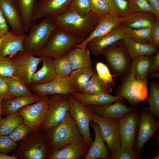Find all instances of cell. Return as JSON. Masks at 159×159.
Segmentation results:
<instances>
[{
	"label": "cell",
	"instance_id": "cell-14",
	"mask_svg": "<svg viewBox=\"0 0 159 159\" xmlns=\"http://www.w3.org/2000/svg\"><path fill=\"white\" fill-rule=\"evenodd\" d=\"M140 112L135 107L118 120L121 146H133L137 135Z\"/></svg>",
	"mask_w": 159,
	"mask_h": 159
},
{
	"label": "cell",
	"instance_id": "cell-35",
	"mask_svg": "<svg viewBox=\"0 0 159 159\" xmlns=\"http://www.w3.org/2000/svg\"><path fill=\"white\" fill-rule=\"evenodd\" d=\"M24 122L22 116L17 112L0 120V136L9 135L19 125Z\"/></svg>",
	"mask_w": 159,
	"mask_h": 159
},
{
	"label": "cell",
	"instance_id": "cell-43",
	"mask_svg": "<svg viewBox=\"0 0 159 159\" xmlns=\"http://www.w3.org/2000/svg\"><path fill=\"white\" fill-rule=\"evenodd\" d=\"M0 76L12 77L17 79L9 56H0Z\"/></svg>",
	"mask_w": 159,
	"mask_h": 159
},
{
	"label": "cell",
	"instance_id": "cell-12",
	"mask_svg": "<svg viewBox=\"0 0 159 159\" xmlns=\"http://www.w3.org/2000/svg\"><path fill=\"white\" fill-rule=\"evenodd\" d=\"M92 121L98 125L111 155H114L121 147L118 121L107 119L93 112Z\"/></svg>",
	"mask_w": 159,
	"mask_h": 159
},
{
	"label": "cell",
	"instance_id": "cell-28",
	"mask_svg": "<svg viewBox=\"0 0 159 159\" xmlns=\"http://www.w3.org/2000/svg\"><path fill=\"white\" fill-rule=\"evenodd\" d=\"M43 64L41 68L33 75L31 84H42L48 82L56 77L54 59L46 57H41Z\"/></svg>",
	"mask_w": 159,
	"mask_h": 159
},
{
	"label": "cell",
	"instance_id": "cell-18",
	"mask_svg": "<svg viewBox=\"0 0 159 159\" xmlns=\"http://www.w3.org/2000/svg\"><path fill=\"white\" fill-rule=\"evenodd\" d=\"M0 11L10 31L18 34H25L21 17L14 0H0Z\"/></svg>",
	"mask_w": 159,
	"mask_h": 159
},
{
	"label": "cell",
	"instance_id": "cell-16",
	"mask_svg": "<svg viewBox=\"0 0 159 159\" xmlns=\"http://www.w3.org/2000/svg\"><path fill=\"white\" fill-rule=\"evenodd\" d=\"M29 88L32 92L42 97L55 94L67 95L76 92L67 77L58 76L44 84H31Z\"/></svg>",
	"mask_w": 159,
	"mask_h": 159
},
{
	"label": "cell",
	"instance_id": "cell-48",
	"mask_svg": "<svg viewBox=\"0 0 159 159\" xmlns=\"http://www.w3.org/2000/svg\"><path fill=\"white\" fill-rule=\"evenodd\" d=\"M0 97L3 100L15 98L11 94L5 77L0 76Z\"/></svg>",
	"mask_w": 159,
	"mask_h": 159
},
{
	"label": "cell",
	"instance_id": "cell-40",
	"mask_svg": "<svg viewBox=\"0 0 159 159\" xmlns=\"http://www.w3.org/2000/svg\"><path fill=\"white\" fill-rule=\"evenodd\" d=\"M95 68L97 73L105 82L114 85L115 77L106 64L101 62H98L96 63Z\"/></svg>",
	"mask_w": 159,
	"mask_h": 159
},
{
	"label": "cell",
	"instance_id": "cell-51",
	"mask_svg": "<svg viewBox=\"0 0 159 159\" xmlns=\"http://www.w3.org/2000/svg\"><path fill=\"white\" fill-rule=\"evenodd\" d=\"M159 70V52L154 55L149 73ZM148 73V74H149Z\"/></svg>",
	"mask_w": 159,
	"mask_h": 159
},
{
	"label": "cell",
	"instance_id": "cell-15",
	"mask_svg": "<svg viewBox=\"0 0 159 159\" xmlns=\"http://www.w3.org/2000/svg\"><path fill=\"white\" fill-rule=\"evenodd\" d=\"M122 26V18L117 14L111 12L101 15L99 16L97 24L91 34L76 47L84 49L91 40L102 36Z\"/></svg>",
	"mask_w": 159,
	"mask_h": 159
},
{
	"label": "cell",
	"instance_id": "cell-20",
	"mask_svg": "<svg viewBox=\"0 0 159 159\" xmlns=\"http://www.w3.org/2000/svg\"><path fill=\"white\" fill-rule=\"evenodd\" d=\"M89 148L82 139L66 145L46 159H85Z\"/></svg>",
	"mask_w": 159,
	"mask_h": 159
},
{
	"label": "cell",
	"instance_id": "cell-10",
	"mask_svg": "<svg viewBox=\"0 0 159 159\" xmlns=\"http://www.w3.org/2000/svg\"><path fill=\"white\" fill-rule=\"evenodd\" d=\"M10 57L17 79L29 87L31 84L32 77L42 62L41 57L25 51L20 52Z\"/></svg>",
	"mask_w": 159,
	"mask_h": 159
},
{
	"label": "cell",
	"instance_id": "cell-55",
	"mask_svg": "<svg viewBox=\"0 0 159 159\" xmlns=\"http://www.w3.org/2000/svg\"><path fill=\"white\" fill-rule=\"evenodd\" d=\"M3 99L0 97V120L2 118V104L3 101Z\"/></svg>",
	"mask_w": 159,
	"mask_h": 159
},
{
	"label": "cell",
	"instance_id": "cell-33",
	"mask_svg": "<svg viewBox=\"0 0 159 159\" xmlns=\"http://www.w3.org/2000/svg\"><path fill=\"white\" fill-rule=\"evenodd\" d=\"M111 85L104 82L96 72L86 84L82 93L88 94H110Z\"/></svg>",
	"mask_w": 159,
	"mask_h": 159
},
{
	"label": "cell",
	"instance_id": "cell-41",
	"mask_svg": "<svg viewBox=\"0 0 159 159\" xmlns=\"http://www.w3.org/2000/svg\"><path fill=\"white\" fill-rule=\"evenodd\" d=\"M141 154L137 153L133 147L121 146L114 155H111L110 159H140Z\"/></svg>",
	"mask_w": 159,
	"mask_h": 159
},
{
	"label": "cell",
	"instance_id": "cell-52",
	"mask_svg": "<svg viewBox=\"0 0 159 159\" xmlns=\"http://www.w3.org/2000/svg\"><path fill=\"white\" fill-rule=\"evenodd\" d=\"M153 8L157 19L159 20V0H147Z\"/></svg>",
	"mask_w": 159,
	"mask_h": 159
},
{
	"label": "cell",
	"instance_id": "cell-7",
	"mask_svg": "<svg viewBox=\"0 0 159 159\" xmlns=\"http://www.w3.org/2000/svg\"><path fill=\"white\" fill-rule=\"evenodd\" d=\"M44 17L39 24L32 22L29 33L24 43V51L31 52L34 56L45 46L51 33L56 28L51 16Z\"/></svg>",
	"mask_w": 159,
	"mask_h": 159
},
{
	"label": "cell",
	"instance_id": "cell-54",
	"mask_svg": "<svg viewBox=\"0 0 159 159\" xmlns=\"http://www.w3.org/2000/svg\"><path fill=\"white\" fill-rule=\"evenodd\" d=\"M148 77L150 78H156L159 77V73L157 72L149 73Z\"/></svg>",
	"mask_w": 159,
	"mask_h": 159
},
{
	"label": "cell",
	"instance_id": "cell-29",
	"mask_svg": "<svg viewBox=\"0 0 159 159\" xmlns=\"http://www.w3.org/2000/svg\"><path fill=\"white\" fill-rule=\"evenodd\" d=\"M96 73L92 67H82L73 70L67 77L76 92L82 93L86 84Z\"/></svg>",
	"mask_w": 159,
	"mask_h": 159
},
{
	"label": "cell",
	"instance_id": "cell-23",
	"mask_svg": "<svg viewBox=\"0 0 159 159\" xmlns=\"http://www.w3.org/2000/svg\"><path fill=\"white\" fill-rule=\"evenodd\" d=\"M91 125L95 132V138L85 159H110L111 155L105 144L98 125L93 121Z\"/></svg>",
	"mask_w": 159,
	"mask_h": 159
},
{
	"label": "cell",
	"instance_id": "cell-2",
	"mask_svg": "<svg viewBox=\"0 0 159 159\" xmlns=\"http://www.w3.org/2000/svg\"><path fill=\"white\" fill-rule=\"evenodd\" d=\"M45 135L48 147L47 157L66 145L83 139L69 110L62 121L51 128Z\"/></svg>",
	"mask_w": 159,
	"mask_h": 159
},
{
	"label": "cell",
	"instance_id": "cell-50",
	"mask_svg": "<svg viewBox=\"0 0 159 159\" xmlns=\"http://www.w3.org/2000/svg\"><path fill=\"white\" fill-rule=\"evenodd\" d=\"M9 28L0 11V38L9 31Z\"/></svg>",
	"mask_w": 159,
	"mask_h": 159
},
{
	"label": "cell",
	"instance_id": "cell-9",
	"mask_svg": "<svg viewBox=\"0 0 159 159\" xmlns=\"http://www.w3.org/2000/svg\"><path fill=\"white\" fill-rule=\"evenodd\" d=\"M70 115L75 122L81 135L89 148L93 140L90 125L92 121V112L89 106L85 105L74 98L71 94H68Z\"/></svg>",
	"mask_w": 159,
	"mask_h": 159
},
{
	"label": "cell",
	"instance_id": "cell-4",
	"mask_svg": "<svg viewBox=\"0 0 159 159\" xmlns=\"http://www.w3.org/2000/svg\"><path fill=\"white\" fill-rule=\"evenodd\" d=\"M121 78L120 84L116 90L115 96L127 100L132 108L135 107L139 103L147 99L148 77L143 80L136 79L131 68Z\"/></svg>",
	"mask_w": 159,
	"mask_h": 159
},
{
	"label": "cell",
	"instance_id": "cell-13",
	"mask_svg": "<svg viewBox=\"0 0 159 159\" xmlns=\"http://www.w3.org/2000/svg\"><path fill=\"white\" fill-rule=\"evenodd\" d=\"M48 100V96H44L39 101L27 105L18 111L29 127L30 133L40 130L47 110Z\"/></svg>",
	"mask_w": 159,
	"mask_h": 159
},
{
	"label": "cell",
	"instance_id": "cell-38",
	"mask_svg": "<svg viewBox=\"0 0 159 159\" xmlns=\"http://www.w3.org/2000/svg\"><path fill=\"white\" fill-rule=\"evenodd\" d=\"M54 67L57 76L67 77L73 71L66 55L54 59Z\"/></svg>",
	"mask_w": 159,
	"mask_h": 159
},
{
	"label": "cell",
	"instance_id": "cell-24",
	"mask_svg": "<svg viewBox=\"0 0 159 159\" xmlns=\"http://www.w3.org/2000/svg\"><path fill=\"white\" fill-rule=\"evenodd\" d=\"M43 97L35 93L15 97L9 100H3L2 104V115L6 117L17 112L23 107L36 102Z\"/></svg>",
	"mask_w": 159,
	"mask_h": 159
},
{
	"label": "cell",
	"instance_id": "cell-31",
	"mask_svg": "<svg viewBox=\"0 0 159 159\" xmlns=\"http://www.w3.org/2000/svg\"><path fill=\"white\" fill-rule=\"evenodd\" d=\"M21 17L25 32H28L37 0H14Z\"/></svg>",
	"mask_w": 159,
	"mask_h": 159
},
{
	"label": "cell",
	"instance_id": "cell-53",
	"mask_svg": "<svg viewBox=\"0 0 159 159\" xmlns=\"http://www.w3.org/2000/svg\"><path fill=\"white\" fill-rule=\"evenodd\" d=\"M0 159H17L14 155L10 156L7 154L0 153Z\"/></svg>",
	"mask_w": 159,
	"mask_h": 159
},
{
	"label": "cell",
	"instance_id": "cell-46",
	"mask_svg": "<svg viewBox=\"0 0 159 159\" xmlns=\"http://www.w3.org/2000/svg\"><path fill=\"white\" fill-rule=\"evenodd\" d=\"M30 133L29 127L24 122L18 125L9 135L14 142H19Z\"/></svg>",
	"mask_w": 159,
	"mask_h": 159
},
{
	"label": "cell",
	"instance_id": "cell-49",
	"mask_svg": "<svg viewBox=\"0 0 159 159\" xmlns=\"http://www.w3.org/2000/svg\"><path fill=\"white\" fill-rule=\"evenodd\" d=\"M152 32L150 44L156 48H159V20L156 19L152 26Z\"/></svg>",
	"mask_w": 159,
	"mask_h": 159
},
{
	"label": "cell",
	"instance_id": "cell-39",
	"mask_svg": "<svg viewBox=\"0 0 159 159\" xmlns=\"http://www.w3.org/2000/svg\"><path fill=\"white\" fill-rule=\"evenodd\" d=\"M91 11L100 16L107 13L112 12L109 3L105 0H89Z\"/></svg>",
	"mask_w": 159,
	"mask_h": 159
},
{
	"label": "cell",
	"instance_id": "cell-27",
	"mask_svg": "<svg viewBox=\"0 0 159 159\" xmlns=\"http://www.w3.org/2000/svg\"><path fill=\"white\" fill-rule=\"evenodd\" d=\"M120 42L132 60L140 56L154 55L159 52L158 49L150 44L134 41L126 37Z\"/></svg>",
	"mask_w": 159,
	"mask_h": 159
},
{
	"label": "cell",
	"instance_id": "cell-21",
	"mask_svg": "<svg viewBox=\"0 0 159 159\" xmlns=\"http://www.w3.org/2000/svg\"><path fill=\"white\" fill-rule=\"evenodd\" d=\"M27 35L18 34L9 31L0 38V56L13 57L19 52L24 51V43Z\"/></svg>",
	"mask_w": 159,
	"mask_h": 159
},
{
	"label": "cell",
	"instance_id": "cell-57",
	"mask_svg": "<svg viewBox=\"0 0 159 159\" xmlns=\"http://www.w3.org/2000/svg\"><path fill=\"white\" fill-rule=\"evenodd\" d=\"M105 0L106 1H107L110 4L111 0Z\"/></svg>",
	"mask_w": 159,
	"mask_h": 159
},
{
	"label": "cell",
	"instance_id": "cell-32",
	"mask_svg": "<svg viewBox=\"0 0 159 159\" xmlns=\"http://www.w3.org/2000/svg\"><path fill=\"white\" fill-rule=\"evenodd\" d=\"M154 57V55L142 56L132 60L131 68L135 78L143 80L148 77Z\"/></svg>",
	"mask_w": 159,
	"mask_h": 159
},
{
	"label": "cell",
	"instance_id": "cell-25",
	"mask_svg": "<svg viewBox=\"0 0 159 159\" xmlns=\"http://www.w3.org/2000/svg\"><path fill=\"white\" fill-rule=\"evenodd\" d=\"M76 100L86 105L104 106L117 101L124 102L121 98L110 94H88L77 92L70 93Z\"/></svg>",
	"mask_w": 159,
	"mask_h": 159
},
{
	"label": "cell",
	"instance_id": "cell-34",
	"mask_svg": "<svg viewBox=\"0 0 159 159\" xmlns=\"http://www.w3.org/2000/svg\"><path fill=\"white\" fill-rule=\"evenodd\" d=\"M126 37L136 42L150 44L152 32L151 27L133 29L123 25Z\"/></svg>",
	"mask_w": 159,
	"mask_h": 159
},
{
	"label": "cell",
	"instance_id": "cell-47",
	"mask_svg": "<svg viewBox=\"0 0 159 159\" xmlns=\"http://www.w3.org/2000/svg\"><path fill=\"white\" fill-rule=\"evenodd\" d=\"M18 143L13 141L8 135L0 136V153L7 154L14 151Z\"/></svg>",
	"mask_w": 159,
	"mask_h": 159
},
{
	"label": "cell",
	"instance_id": "cell-58",
	"mask_svg": "<svg viewBox=\"0 0 159 159\" xmlns=\"http://www.w3.org/2000/svg\"><path fill=\"white\" fill-rule=\"evenodd\" d=\"M1 38H0V44H1Z\"/></svg>",
	"mask_w": 159,
	"mask_h": 159
},
{
	"label": "cell",
	"instance_id": "cell-26",
	"mask_svg": "<svg viewBox=\"0 0 159 159\" xmlns=\"http://www.w3.org/2000/svg\"><path fill=\"white\" fill-rule=\"evenodd\" d=\"M156 19L153 13L147 12H130L122 18L123 25L133 29L151 27Z\"/></svg>",
	"mask_w": 159,
	"mask_h": 159
},
{
	"label": "cell",
	"instance_id": "cell-44",
	"mask_svg": "<svg viewBox=\"0 0 159 159\" xmlns=\"http://www.w3.org/2000/svg\"><path fill=\"white\" fill-rule=\"evenodd\" d=\"M68 11L80 14L91 11L89 0H72Z\"/></svg>",
	"mask_w": 159,
	"mask_h": 159
},
{
	"label": "cell",
	"instance_id": "cell-11",
	"mask_svg": "<svg viewBox=\"0 0 159 159\" xmlns=\"http://www.w3.org/2000/svg\"><path fill=\"white\" fill-rule=\"evenodd\" d=\"M159 128V122L148 108L143 107L140 112L138 131L134 149L141 154L142 148Z\"/></svg>",
	"mask_w": 159,
	"mask_h": 159
},
{
	"label": "cell",
	"instance_id": "cell-45",
	"mask_svg": "<svg viewBox=\"0 0 159 159\" xmlns=\"http://www.w3.org/2000/svg\"><path fill=\"white\" fill-rule=\"evenodd\" d=\"M130 12H147L153 13L154 11L147 0H127Z\"/></svg>",
	"mask_w": 159,
	"mask_h": 159
},
{
	"label": "cell",
	"instance_id": "cell-8",
	"mask_svg": "<svg viewBox=\"0 0 159 159\" xmlns=\"http://www.w3.org/2000/svg\"><path fill=\"white\" fill-rule=\"evenodd\" d=\"M48 96V105L40 128L44 134L62 121L67 116L69 109L68 94H55Z\"/></svg>",
	"mask_w": 159,
	"mask_h": 159
},
{
	"label": "cell",
	"instance_id": "cell-1",
	"mask_svg": "<svg viewBox=\"0 0 159 159\" xmlns=\"http://www.w3.org/2000/svg\"><path fill=\"white\" fill-rule=\"evenodd\" d=\"M56 27L71 35L85 39L96 27L99 16L91 11L80 14L67 11L51 16Z\"/></svg>",
	"mask_w": 159,
	"mask_h": 159
},
{
	"label": "cell",
	"instance_id": "cell-17",
	"mask_svg": "<svg viewBox=\"0 0 159 159\" xmlns=\"http://www.w3.org/2000/svg\"><path fill=\"white\" fill-rule=\"evenodd\" d=\"M72 0H39L32 17V21L47 16H53L68 10Z\"/></svg>",
	"mask_w": 159,
	"mask_h": 159
},
{
	"label": "cell",
	"instance_id": "cell-3",
	"mask_svg": "<svg viewBox=\"0 0 159 159\" xmlns=\"http://www.w3.org/2000/svg\"><path fill=\"white\" fill-rule=\"evenodd\" d=\"M84 40L56 28L51 33L45 46L35 56L46 57L54 59L66 55Z\"/></svg>",
	"mask_w": 159,
	"mask_h": 159
},
{
	"label": "cell",
	"instance_id": "cell-22",
	"mask_svg": "<svg viewBox=\"0 0 159 159\" xmlns=\"http://www.w3.org/2000/svg\"><path fill=\"white\" fill-rule=\"evenodd\" d=\"M122 101L104 106H88L94 113L110 119L119 120L127 113L135 108L127 107Z\"/></svg>",
	"mask_w": 159,
	"mask_h": 159
},
{
	"label": "cell",
	"instance_id": "cell-42",
	"mask_svg": "<svg viewBox=\"0 0 159 159\" xmlns=\"http://www.w3.org/2000/svg\"><path fill=\"white\" fill-rule=\"evenodd\" d=\"M110 5L112 12L121 18L125 17L130 12L127 0H111Z\"/></svg>",
	"mask_w": 159,
	"mask_h": 159
},
{
	"label": "cell",
	"instance_id": "cell-30",
	"mask_svg": "<svg viewBox=\"0 0 159 159\" xmlns=\"http://www.w3.org/2000/svg\"><path fill=\"white\" fill-rule=\"evenodd\" d=\"M91 51L86 47L84 49L75 47L66 54L73 70L84 67H92Z\"/></svg>",
	"mask_w": 159,
	"mask_h": 159
},
{
	"label": "cell",
	"instance_id": "cell-6",
	"mask_svg": "<svg viewBox=\"0 0 159 159\" xmlns=\"http://www.w3.org/2000/svg\"><path fill=\"white\" fill-rule=\"evenodd\" d=\"M101 54L114 77L121 78L131 68L132 59L120 41L105 48Z\"/></svg>",
	"mask_w": 159,
	"mask_h": 159
},
{
	"label": "cell",
	"instance_id": "cell-5",
	"mask_svg": "<svg viewBox=\"0 0 159 159\" xmlns=\"http://www.w3.org/2000/svg\"><path fill=\"white\" fill-rule=\"evenodd\" d=\"M18 144L13 155L17 159H46L48 147L45 134L41 130L30 133Z\"/></svg>",
	"mask_w": 159,
	"mask_h": 159
},
{
	"label": "cell",
	"instance_id": "cell-19",
	"mask_svg": "<svg viewBox=\"0 0 159 159\" xmlns=\"http://www.w3.org/2000/svg\"><path fill=\"white\" fill-rule=\"evenodd\" d=\"M126 37L122 26L113 29L102 36L91 40L87 43L86 47L93 55L97 57L105 48Z\"/></svg>",
	"mask_w": 159,
	"mask_h": 159
},
{
	"label": "cell",
	"instance_id": "cell-56",
	"mask_svg": "<svg viewBox=\"0 0 159 159\" xmlns=\"http://www.w3.org/2000/svg\"><path fill=\"white\" fill-rule=\"evenodd\" d=\"M148 159H159V155H157V156L154 157L152 158H148Z\"/></svg>",
	"mask_w": 159,
	"mask_h": 159
},
{
	"label": "cell",
	"instance_id": "cell-37",
	"mask_svg": "<svg viewBox=\"0 0 159 159\" xmlns=\"http://www.w3.org/2000/svg\"><path fill=\"white\" fill-rule=\"evenodd\" d=\"M11 92L14 97H19L32 93L29 87L12 77H5Z\"/></svg>",
	"mask_w": 159,
	"mask_h": 159
},
{
	"label": "cell",
	"instance_id": "cell-36",
	"mask_svg": "<svg viewBox=\"0 0 159 159\" xmlns=\"http://www.w3.org/2000/svg\"><path fill=\"white\" fill-rule=\"evenodd\" d=\"M149 96L148 98V109L155 117L159 120V84L151 82L149 84Z\"/></svg>",
	"mask_w": 159,
	"mask_h": 159
}]
</instances>
